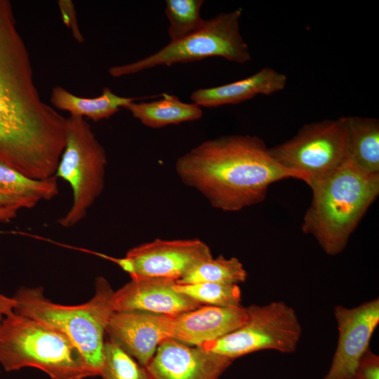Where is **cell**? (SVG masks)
<instances>
[{
    "label": "cell",
    "instance_id": "6da1fadb",
    "mask_svg": "<svg viewBox=\"0 0 379 379\" xmlns=\"http://www.w3.org/2000/svg\"><path fill=\"white\" fill-rule=\"evenodd\" d=\"M66 121L41 99L11 3L0 0V162L32 178L54 176Z\"/></svg>",
    "mask_w": 379,
    "mask_h": 379
},
{
    "label": "cell",
    "instance_id": "7a4b0ae2",
    "mask_svg": "<svg viewBox=\"0 0 379 379\" xmlns=\"http://www.w3.org/2000/svg\"><path fill=\"white\" fill-rule=\"evenodd\" d=\"M175 168L185 185L223 211H238L262 201L269 186L277 181H310L305 174L278 164L264 141L249 135L206 140L180 156Z\"/></svg>",
    "mask_w": 379,
    "mask_h": 379
},
{
    "label": "cell",
    "instance_id": "3957f363",
    "mask_svg": "<svg viewBox=\"0 0 379 379\" xmlns=\"http://www.w3.org/2000/svg\"><path fill=\"white\" fill-rule=\"evenodd\" d=\"M312 199L302 230L317 239L330 255L341 253L379 194V173H371L347 159L308 185Z\"/></svg>",
    "mask_w": 379,
    "mask_h": 379
},
{
    "label": "cell",
    "instance_id": "277c9868",
    "mask_svg": "<svg viewBox=\"0 0 379 379\" xmlns=\"http://www.w3.org/2000/svg\"><path fill=\"white\" fill-rule=\"evenodd\" d=\"M95 293L78 305L53 302L43 288L21 287L13 296L15 313L39 321L63 333L80 351L95 376L103 363L105 335L112 307L114 291L102 277L95 279Z\"/></svg>",
    "mask_w": 379,
    "mask_h": 379
},
{
    "label": "cell",
    "instance_id": "5b68a950",
    "mask_svg": "<svg viewBox=\"0 0 379 379\" xmlns=\"http://www.w3.org/2000/svg\"><path fill=\"white\" fill-rule=\"evenodd\" d=\"M0 364L6 371L36 368L52 379L95 376L78 348L63 333L15 312L0 324Z\"/></svg>",
    "mask_w": 379,
    "mask_h": 379
},
{
    "label": "cell",
    "instance_id": "8992f818",
    "mask_svg": "<svg viewBox=\"0 0 379 379\" xmlns=\"http://www.w3.org/2000/svg\"><path fill=\"white\" fill-rule=\"evenodd\" d=\"M107 154L91 126L83 117L67 118L65 146L55 173L69 183L72 204L58 222L72 227L81 222L105 187Z\"/></svg>",
    "mask_w": 379,
    "mask_h": 379
},
{
    "label": "cell",
    "instance_id": "52a82bcc",
    "mask_svg": "<svg viewBox=\"0 0 379 379\" xmlns=\"http://www.w3.org/2000/svg\"><path fill=\"white\" fill-rule=\"evenodd\" d=\"M241 10L222 13L205 21L192 34L171 41L159 51L134 62L111 67L114 77L130 75L157 66H171L205 59L222 57L244 64L251 60L249 48L240 32Z\"/></svg>",
    "mask_w": 379,
    "mask_h": 379
},
{
    "label": "cell",
    "instance_id": "ba28073f",
    "mask_svg": "<svg viewBox=\"0 0 379 379\" xmlns=\"http://www.w3.org/2000/svg\"><path fill=\"white\" fill-rule=\"evenodd\" d=\"M246 321L235 331L201 345L232 361L260 350L293 353L302 327L295 310L282 301L246 307Z\"/></svg>",
    "mask_w": 379,
    "mask_h": 379
},
{
    "label": "cell",
    "instance_id": "9c48e42d",
    "mask_svg": "<svg viewBox=\"0 0 379 379\" xmlns=\"http://www.w3.org/2000/svg\"><path fill=\"white\" fill-rule=\"evenodd\" d=\"M268 150L282 166L307 175L309 185L348 159L344 116L305 124L292 138Z\"/></svg>",
    "mask_w": 379,
    "mask_h": 379
},
{
    "label": "cell",
    "instance_id": "30bf717a",
    "mask_svg": "<svg viewBox=\"0 0 379 379\" xmlns=\"http://www.w3.org/2000/svg\"><path fill=\"white\" fill-rule=\"evenodd\" d=\"M334 315L338 329V344L331 366L323 379H355L359 361L369 347L379 324V299L352 308L337 305Z\"/></svg>",
    "mask_w": 379,
    "mask_h": 379
},
{
    "label": "cell",
    "instance_id": "8fae6325",
    "mask_svg": "<svg viewBox=\"0 0 379 379\" xmlns=\"http://www.w3.org/2000/svg\"><path fill=\"white\" fill-rule=\"evenodd\" d=\"M134 276L180 279L198 262L213 257L208 246L199 239H156L128 250L125 255Z\"/></svg>",
    "mask_w": 379,
    "mask_h": 379
},
{
    "label": "cell",
    "instance_id": "7c38bea8",
    "mask_svg": "<svg viewBox=\"0 0 379 379\" xmlns=\"http://www.w3.org/2000/svg\"><path fill=\"white\" fill-rule=\"evenodd\" d=\"M233 361L201 346L162 341L146 367L152 379H219Z\"/></svg>",
    "mask_w": 379,
    "mask_h": 379
},
{
    "label": "cell",
    "instance_id": "4fadbf2b",
    "mask_svg": "<svg viewBox=\"0 0 379 379\" xmlns=\"http://www.w3.org/2000/svg\"><path fill=\"white\" fill-rule=\"evenodd\" d=\"M131 280L114 291V312H145L175 315L195 310L201 304L175 288L174 279L147 276L131 277Z\"/></svg>",
    "mask_w": 379,
    "mask_h": 379
},
{
    "label": "cell",
    "instance_id": "5bb4252c",
    "mask_svg": "<svg viewBox=\"0 0 379 379\" xmlns=\"http://www.w3.org/2000/svg\"><path fill=\"white\" fill-rule=\"evenodd\" d=\"M108 339L147 367L158 346L170 338L168 315L114 312L106 328Z\"/></svg>",
    "mask_w": 379,
    "mask_h": 379
},
{
    "label": "cell",
    "instance_id": "9a60e30c",
    "mask_svg": "<svg viewBox=\"0 0 379 379\" xmlns=\"http://www.w3.org/2000/svg\"><path fill=\"white\" fill-rule=\"evenodd\" d=\"M246 307L202 305L168 315L170 338L188 345L201 346L235 331L247 320Z\"/></svg>",
    "mask_w": 379,
    "mask_h": 379
},
{
    "label": "cell",
    "instance_id": "2e32d148",
    "mask_svg": "<svg viewBox=\"0 0 379 379\" xmlns=\"http://www.w3.org/2000/svg\"><path fill=\"white\" fill-rule=\"evenodd\" d=\"M287 77L271 67H264L256 73L222 86L199 88L190 98L200 107H215L237 104L258 95H270L285 88Z\"/></svg>",
    "mask_w": 379,
    "mask_h": 379
},
{
    "label": "cell",
    "instance_id": "e0dca14e",
    "mask_svg": "<svg viewBox=\"0 0 379 379\" xmlns=\"http://www.w3.org/2000/svg\"><path fill=\"white\" fill-rule=\"evenodd\" d=\"M137 98L117 95L109 88H104L102 94L95 98L76 95L58 86L52 89L51 105L55 109L68 112L72 117L88 118L95 122L109 119Z\"/></svg>",
    "mask_w": 379,
    "mask_h": 379
},
{
    "label": "cell",
    "instance_id": "ac0fdd59",
    "mask_svg": "<svg viewBox=\"0 0 379 379\" xmlns=\"http://www.w3.org/2000/svg\"><path fill=\"white\" fill-rule=\"evenodd\" d=\"M163 98L149 102H131L123 108L145 126L159 128L171 124L200 119L203 111L195 103L182 102L175 95L164 93Z\"/></svg>",
    "mask_w": 379,
    "mask_h": 379
},
{
    "label": "cell",
    "instance_id": "d6986e66",
    "mask_svg": "<svg viewBox=\"0 0 379 379\" xmlns=\"http://www.w3.org/2000/svg\"><path fill=\"white\" fill-rule=\"evenodd\" d=\"M344 119L348 159L365 171L379 173V121L358 116Z\"/></svg>",
    "mask_w": 379,
    "mask_h": 379
},
{
    "label": "cell",
    "instance_id": "ffe728a7",
    "mask_svg": "<svg viewBox=\"0 0 379 379\" xmlns=\"http://www.w3.org/2000/svg\"><path fill=\"white\" fill-rule=\"evenodd\" d=\"M248 274L242 263L234 257L219 255L204 260L188 270L176 281L178 284L210 282L237 284L246 280Z\"/></svg>",
    "mask_w": 379,
    "mask_h": 379
},
{
    "label": "cell",
    "instance_id": "44dd1931",
    "mask_svg": "<svg viewBox=\"0 0 379 379\" xmlns=\"http://www.w3.org/2000/svg\"><path fill=\"white\" fill-rule=\"evenodd\" d=\"M0 187L36 204L42 200L50 201L59 194L58 178L55 175L44 179L32 178L2 162H0Z\"/></svg>",
    "mask_w": 379,
    "mask_h": 379
},
{
    "label": "cell",
    "instance_id": "7402d4cb",
    "mask_svg": "<svg viewBox=\"0 0 379 379\" xmlns=\"http://www.w3.org/2000/svg\"><path fill=\"white\" fill-rule=\"evenodd\" d=\"M204 0H166L165 13L169 20L171 41L181 39L199 29L205 21L200 15Z\"/></svg>",
    "mask_w": 379,
    "mask_h": 379
},
{
    "label": "cell",
    "instance_id": "603a6c76",
    "mask_svg": "<svg viewBox=\"0 0 379 379\" xmlns=\"http://www.w3.org/2000/svg\"><path fill=\"white\" fill-rule=\"evenodd\" d=\"M179 292L192 298L201 305L237 307L241 305V291L237 284L202 282L190 284H175Z\"/></svg>",
    "mask_w": 379,
    "mask_h": 379
},
{
    "label": "cell",
    "instance_id": "cb8c5ba5",
    "mask_svg": "<svg viewBox=\"0 0 379 379\" xmlns=\"http://www.w3.org/2000/svg\"><path fill=\"white\" fill-rule=\"evenodd\" d=\"M102 379H152L147 368L107 339L105 342Z\"/></svg>",
    "mask_w": 379,
    "mask_h": 379
},
{
    "label": "cell",
    "instance_id": "d4e9b609",
    "mask_svg": "<svg viewBox=\"0 0 379 379\" xmlns=\"http://www.w3.org/2000/svg\"><path fill=\"white\" fill-rule=\"evenodd\" d=\"M355 379H379V357L369 347L359 361Z\"/></svg>",
    "mask_w": 379,
    "mask_h": 379
},
{
    "label": "cell",
    "instance_id": "484cf974",
    "mask_svg": "<svg viewBox=\"0 0 379 379\" xmlns=\"http://www.w3.org/2000/svg\"><path fill=\"white\" fill-rule=\"evenodd\" d=\"M58 6L64 23L72 30L75 39L80 43L84 41V37L78 26L77 13L74 4L69 0H60Z\"/></svg>",
    "mask_w": 379,
    "mask_h": 379
},
{
    "label": "cell",
    "instance_id": "4316f807",
    "mask_svg": "<svg viewBox=\"0 0 379 379\" xmlns=\"http://www.w3.org/2000/svg\"><path fill=\"white\" fill-rule=\"evenodd\" d=\"M38 204L28 199L13 195L0 187V206H11L18 208H32Z\"/></svg>",
    "mask_w": 379,
    "mask_h": 379
},
{
    "label": "cell",
    "instance_id": "83f0119b",
    "mask_svg": "<svg viewBox=\"0 0 379 379\" xmlns=\"http://www.w3.org/2000/svg\"><path fill=\"white\" fill-rule=\"evenodd\" d=\"M16 301L13 297H7L0 293V324L6 316L14 312Z\"/></svg>",
    "mask_w": 379,
    "mask_h": 379
},
{
    "label": "cell",
    "instance_id": "f1b7e54d",
    "mask_svg": "<svg viewBox=\"0 0 379 379\" xmlns=\"http://www.w3.org/2000/svg\"><path fill=\"white\" fill-rule=\"evenodd\" d=\"M20 208L11 206H0V221L8 222L16 217Z\"/></svg>",
    "mask_w": 379,
    "mask_h": 379
}]
</instances>
